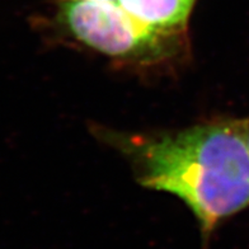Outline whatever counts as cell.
Masks as SVG:
<instances>
[{
  "instance_id": "cell-1",
  "label": "cell",
  "mask_w": 249,
  "mask_h": 249,
  "mask_svg": "<svg viewBox=\"0 0 249 249\" xmlns=\"http://www.w3.org/2000/svg\"><path fill=\"white\" fill-rule=\"evenodd\" d=\"M140 183L190 207L207 244L220 223L249 206L244 121L201 124L140 146Z\"/></svg>"
},
{
  "instance_id": "cell-2",
  "label": "cell",
  "mask_w": 249,
  "mask_h": 249,
  "mask_svg": "<svg viewBox=\"0 0 249 249\" xmlns=\"http://www.w3.org/2000/svg\"><path fill=\"white\" fill-rule=\"evenodd\" d=\"M61 18L72 36L111 56H135L154 47L164 35L142 26L116 3L64 0Z\"/></svg>"
},
{
  "instance_id": "cell-3",
  "label": "cell",
  "mask_w": 249,
  "mask_h": 249,
  "mask_svg": "<svg viewBox=\"0 0 249 249\" xmlns=\"http://www.w3.org/2000/svg\"><path fill=\"white\" fill-rule=\"evenodd\" d=\"M194 3L195 0H116L139 23L160 35L183 27Z\"/></svg>"
},
{
  "instance_id": "cell-4",
  "label": "cell",
  "mask_w": 249,
  "mask_h": 249,
  "mask_svg": "<svg viewBox=\"0 0 249 249\" xmlns=\"http://www.w3.org/2000/svg\"><path fill=\"white\" fill-rule=\"evenodd\" d=\"M244 131H246L247 144H248V148H249V118L244 121Z\"/></svg>"
},
{
  "instance_id": "cell-5",
  "label": "cell",
  "mask_w": 249,
  "mask_h": 249,
  "mask_svg": "<svg viewBox=\"0 0 249 249\" xmlns=\"http://www.w3.org/2000/svg\"><path fill=\"white\" fill-rule=\"evenodd\" d=\"M83 1H99V3H116V0H83Z\"/></svg>"
}]
</instances>
